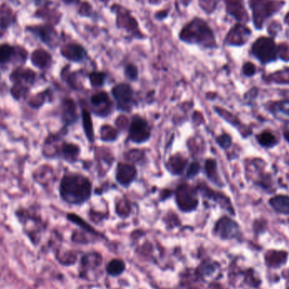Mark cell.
I'll use <instances>...</instances> for the list:
<instances>
[{"mask_svg":"<svg viewBox=\"0 0 289 289\" xmlns=\"http://www.w3.org/2000/svg\"><path fill=\"white\" fill-rule=\"evenodd\" d=\"M59 192L65 202L82 205L91 197L92 184L87 178L80 174H66L60 182Z\"/></svg>","mask_w":289,"mask_h":289,"instance_id":"6da1fadb","label":"cell"},{"mask_svg":"<svg viewBox=\"0 0 289 289\" xmlns=\"http://www.w3.org/2000/svg\"><path fill=\"white\" fill-rule=\"evenodd\" d=\"M267 80L268 82L277 84L289 85V68L271 74L267 77Z\"/></svg>","mask_w":289,"mask_h":289,"instance_id":"d4e9b609","label":"cell"},{"mask_svg":"<svg viewBox=\"0 0 289 289\" xmlns=\"http://www.w3.org/2000/svg\"><path fill=\"white\" fill-rule=\"evenodd\" d=\"M106 79V75L102 72H93L90 75V82L94 87H100L103 86Z\"/></svg>","mask_w":289,"mask_h":289,"instance_id":"f546056e","label":"cell"},{"mask_svg":"<svg viewBox=\"0 0 289 289\" xmlns=\"http://www.w3.org/2000/svg\"><path fill=\"white\" fill-rule=\"evenodd\" d=\"M137 176L135 166L127 163H118L116 170V180L121 186L129 187Z\"/></svg>","mask_w":289,"mask_h":289,"instance_id":"30bf717a","label":"cell"},{"mask_svg":"<svg viewBox=\"0 0 289 289\" xmlns=\"http://www.w3.org/2000/svg\"><path fill=\"white\" fill-rule=\"evenodd\" d=\"M178 207L185 212L194 211L199 204L195 189L187 184H183L175 191Z\"/></svg>","mask_w":289,"mask_h":289,"instance_id":"3957f363","label":"cell"},{"mask_svg":"<svg viewBox=\"0 0 289 289\" xmlns=\"http://www.w3.org/2000/svg\"><path fill=\"white\" fill-rule=\"evenodd\" d=\"M14 54V48L8 43L0 45V65H6L10 61Z\"/></svg>","mask_w":289,"mask_h":289,"instance_id":"4316f807","label":"cell"},{"mask_svg":"<svg viewBox=\"0 0 289 289\" xmlns=\"http://www.w3.org/2000/svg\"><path fill=\"white\" fill-rule=\"evenodd\" d=\"M216 143L218 144L219 146L221 148L227 150L230 148L232 144H233V140L232 137L228 134H222V135H219L218 137L216 138Z\"/></svg>","mask_w":289,"mask_h":289,"instance_id":"1f68e13d","label":"cell"},{"mask_svg":"<svg viewBox=\"0 0 289 289\" xmlns=\"http://www.w3.org/2000/svg\"><path fill=\"white\" fill-rule=\"evenodd\" d=\"M61 54L65 59L76 63L82 62L87 56V51L85 50V48L76 43H71L65 46L61 50Z\"/></svg>","mask_w":289,"mask_h":289,"instance_id":"4fadbf2b","label":"cell"},{"mask_svg":"<svg viewBox=\"0 0 289 289\" xmlns=\"http://www.w3.org/2000/svg\"><path fill=\"white\" fill-rule=\"evenodd\" d=\"M284 138L289 143V129H287V130H284Z\"/></svg>","mask_w":289,"mask_h":289,"instance_id":"f35d334b","label":"cell"},{"mask_svg":"<svg viewBox=\"0 0 289 289\" xmlns=\"http://www.w3.org/2000/svg\"><path fill=\"white\" fill-rule=\"evenodd\" d=\"M256 72V68L254 64L251 62H247L244 64L243 66V73L244 76L250 77L253 76Z\"/></svg>","mask_w":289,"mask_h":289,"instance_id":"8d00e7d4","label":"cell"},{"mask_svg":"<svg viewBox=\"0 0 289 289\" xmlns=\"http://www.w3.org/2000/svg\"><path fill=\"white\" fill-rule=\"evenodd\" d=\"M82 121H83V129L85 134L87 135L88 141L90 142L94 141V129H93V120L91 118L90 113L87 110H82Z\"/></svg>","mask_w":289,"mask_h":289,"instance_id":"603a6c76","label":"cell"},{"mask_svg":"<svg viewBox=\"0 0 289 289\" xmlns=\"http://www.w3.org/2000/svg\"><path fill=\"white\" fill-rule=\"evenodd\" d=\"M180 38L189 44L212 48L216 44L213 31L202 19H194L181 30Z\"/></svg>","mask_w":289,"mask_h":289,"instance_id":"7a4b0ae2","label":"cell"},{"mask_svg":"<svg viewBox=\"0 0 289 289\" xmlns=\"http://www.w3.org/2000/svg\"><path fill=\"white\" fill-rule=\"evenodd\" d=\"M215 271H216L215 265L205 263V264L201 265V267H199V274L202 277H209L215 273Z\"/></svg>","mask_w":289,"mask_h":289,"instance_id":"d6a6232c","label":"cell"},{"mask_svg":"<svg viewBox=\"0 0 289 289\" xmlns=\"http://www.w3.org/2000/svg\"><path fill=\"white\" fill-rule=\"evenodd\" d=\"M117 13H118L117 17L118 25H120L121 27L128 31L134 32L137 31V22L128 12H121L120 10H118Z\"/></svg>","mask_w":289,"mask_h":289,"instance_id":"ac0fdd59","label":"cell"},{"mask_svg":"<svg viewBox=\"0 0 289 289\" xmlns=\"http://www.w3.org/2000/svg\"><path fill=\"white\" fill-rule=\"evenodd\" d=\"M204 1H205V0H204Z\"/></svg>","mask_w":289,"mask_h":289,"instance_id":"ab89813d","label":"cell"},{"mask_svg":"<svg viewBox=\"0 0 289 289\" xmlns=\"http://www.w3.org/2000/svg\"><path fill=\"white\" fill-rule=\"evenodd\" d=\"M112 94L117 102V107L122 112H129L134 105V95L131 87L121 83L112 88Z\"/></svg>","mask_w":289,"mask_h":289,"instance_id":"52a82bcc","label":"cell"},{"mask_svg":"<svg viewBox=\"0 0 289 289\" xmlns=\"http://www.w3.org/2000/svg\"><path fill=\"white\" fill-rule=\"evenodd\" d=\"M198 191L201 192V194L208 199H212L213 201L217 203L221 207L228 211L232 215H235L233 204L231 202L230 199L222 193L217 191H212L211 189L208 188L206 185L198 186Z\"/></svg>","mask_w":289,"mask_h":289,"instance_id":"9c48e42d","label":"cell"},{"mask_svg":"<svg viewBox=\"0 0 289 289\" xmlns=\"http://www.w3.org/2000/svg\"><path fill=\"white\" fill-rule=\"evenodd\" d=\"M205 170L208 179L211 180L214 185L220 186V187L223 186V183L220 179L218 172H217V163H216V160L208 159V160L205 161Z\"/></svg>","mask_w":289,"mask_h":289,"instance_id":"e0dca14e","label":"cell"},{"mask_svg":"<svg viewBox=\"0 0 289 289\" xmlns=\"http://www.w3.org/2000/svg\"><path fill=\"white\" fill-rule=\"evenodd\" d=\"M256 141L260 146L265 148H273L278 143V139L273 132L265 130L256 135Z\"/></svg>","mask_w":289,"mask_h":289,"instance_id":"d6986e66","label":"cell"},{"mask_svg":"<svg viewBox=\"0 0 289 289\" xmlns=\"http://www.w3.org/2000/svg\"><path fill=\"white\" fill-rule=\"evenodd\" d=\"M188 161L182 155L175 154L172 156L167 163V168L174 175H180L185 171Z\"/></svg>","mask_w":289,"mask_h":289,"instance_id":"9a60e30c","label":"cell"},{"mask_svg":"<svg viewBox=\"0 0 289 289\" xmlns=\"http://www.w3.org/2000/svg\"><path fill=\"white\" fill-rule=\"evenodd\" d=\"M254 21L257 28H261L267 17L271 16L281 6L274 0H250Z\"/></svg>","mask_w":289,"mask_h":289,"instance_id":"5b68a950","label":"cell"},{"mask_svg":"<svg viewBox=\"0 0 289 289\" xmlns=\"http://www.w3.org/2000/svg\"><path fill=\"white\" fill-rule=\"evenodd\" d=\"M130 211V206L127 204L126 201H122L118 203L117 206V213L120 216H127Z\"/></svg>","mask_w":289,"mask_h":289,"instance_id":"d590c367","label":"cell"},{"mask_svg":"<svg viewBox=\"0 0 289 289\" xmlns=\"http://www.w3.org/2000/svg\"><path fill=\"white\" fill-rule=\"evenodd\" d=\"M91 102L94 107H96V108L98 107V111L100 112L102 111L101 107H104L108 110H110L112 107V101H110L109 96L107 95V93H104V92L94 94L91 98Z\"/></svg>","mask_w":289,"mask_h":289,"instance_id":"44dd1931","label":"cell"},{"mask_svg":"<svg viewBox=\"0 0 289 289\" xmlns=\"http://www.w3.org/2000/svg\"><path fill=\"white\" fill-rule=\"evenodd\" d=\"M118 137V131L115 129H113L110 125H104L101 129V138L104 141H115Z\"/></svg>","mask_w":289,"mask_h":289,"instance_id":"f1b7e54d","label":"cell"},{"mask_svg":"<svg viewBox=\"0 0 289 289\" xmlns=\"http://www.w3.org/2000/svg\"><path fill=\"white\" fill-rule=\"evenodd\" d=\"M200 170V166L199 163L197 162H193L191 165L189 166L188 169H187V173H186V176L189 179H192L194 178L196 175H198Z\"/></svg>","mask_w":289,"mask_h":289,"instance_id":"836d02e7","label":"cell"},{"mask_svg":"<svg viewBox=\"0 0 289 289\" xmlns=\"http://www.w3.org/2000/svg\"><path fill=\"white\" fill-rule=\"evenodd\" d=\"M252 53L263 64L273 62L278 58V48L269 37H261L254 42Z\"/></svg>","mask_w":289,"mask_h":289,"instance_id":"277c9868","label":"cell"},{"mask_svg":"<svg viewBox=\"0 0 289 289\" xmlns=\"http://www.w3.org/2000/svg\"><path fill=\"white\" fill-rule=\"evenodd\" d=\"M278 54L281 57V59H284L285 61L289 60V47L285 44H281L278 48Z\"/></svg>","mask_w":289,"mask_h":289,"instance_id":"74e56055","label":"cell"},{"mask_svg":"<svg viewBox=\"0 0 289 289\" xmlns=\"http://www.w3.org/2000/svg\"><path fill=\"white\" fill-rule=\"evenodd\" d=\"M101 259L96 254H90L85 256L82 260V265L84 266V269L87 271H94V269L98 268L101 265Z\"/></svg>","mask_w":289,"mask_h":289,"instance_id":"484cf974","label":"cell"},{"mask_svg":"<svg viewBox=\"0 0 289 289\" xmlns=\"http://www.w3.org/2000/svg\"><path fill=\"white\" fill-rule=\"evenodd\" d=\"M63 117L65 123L68 124H74L77 120L78 115L76 113V103L72 100H66L64 102Z\"/></svg>","mask_w":289,"mask_h":289,"instance_id":"ffe728a7","label":"cell"},{"mask_svg":"<svg viewBox=\"0 0 289 289\" xmlns=\"http://www.w3.org/2000/svg\"><path fill=\"white\" fill-rule=\"evenodd\" d=\"M68 217L71 220V222H73L74 223L79 225L80 227L84 228L85 230L88 231L89 233H96V231L93 229V227H91L90 225L87 224V222L83 221L80 216H76L75 214H69L68 215Z\"/></svg>","mask_w":289,"mask_h":289,"instance_id":"4dcf8cb0","label":"cell"},{"mask_svg":"<svg viewBox=\"0 0 289 289\" xmlns=\"http://www.w3.org/2000/svg\"><path fill=\"white\" fill-rule=\"evenodd\" d=\"M150 137L151 129L146 119L140 116H134L129 125V140L134 143L141 144L148 141Z\"/></svg>","mask_w":289,"mask_h":289,"instance_id":"8992f818","label":"cell"},{"mask_svg":"<svg viewBox=\"0 0 289 289\" xmlns=\"http://www.w3.org/2000/svg\"><path fill=\"white\" fill-rule=\"evenodd\" d=\"M125 76L130 81H135L138 77V69L134 65H128L125 67Z\"/></svg>","mask_w":289,"mask_h":289,"instance_id":"e575fe53","label":"cell"},{"mask_svg":"<svg viewBox=\"0 0 289 289\" xmlns=\"http://www.w3.org/2000/svg\"><path fill=\"white\" fill-rule=\"evenodd\" d=\"M267 107L277 119L289 123V100L272 101L267 104Z\"/></svg>","mask_w":289,"mask_h":289,"instance_id":"7c38bea8","label":"cell"},{"mask_svg":"<svg viewBox=\"0 0 289 289\" xmlns=\"http://www.w3.org/2000/svg\"><path fill=\"white\" fill-rule=\"evenodd\" d=\"M250 36V29L244 25H234L231 31L227 34L226 42L227 44L233 46H240L247 42L248 38Z\"/></svg>","mask_w":289,"mask_h":289,"instance_id":"8fae6325","label":"cell"},{"mask_svg":"<svg viewBox=\"0 0 289 289\" xmlns=\"http://www.w3.org/2000/svg\"><path fill=\"white\" fill-rule=\"evenodd\" d=\"M286 260L287 253L284 251H269L266 256V261L270 267H280Z\"/></svg>","mask_w":289,"mask_h":289,"instance_id":"7402d4cb","label":"cell"},{"mask_svg":"<svg viewBox=\"0 0 289 289\" xmlns=\"http://www.w3.org/2000/svg\"><path fill=\"white\" fill-rule=\"evenodd\" d=\"M124 263L121 260H112L107 265V272L108 274L112 276L120 275L124 272Z\"/></svg>","mask_w":289,"mask_h":289,"instance_id":"83f0119b","label":"cell"},{"mask_svg":"<svg viewBox=\"0 0 289 289\" xmlns=\"http://www.w3.org/2000/svg\"><path fill=\"white\" fill-rule=\"evenodd\" d=\"M214 233L221 239H232L239 237L240 230L239 224L233 221V219L227 216H222L215 225Z\"/></svg>","mask_w":289,"mask_h":289,"instance_id":"ba28073f","label":"cell"},{"mask_svg":"<svg viewBox=\"0 0 289 289\" xmlns=\"http://www.w3.org/2000/svg\"><path fill=\"white\" fill-rule=\"evenodd\" d=\"M269 204L278 213L289 215V195L278 194L271 198Z\"/></svg>","mask_w":289,"mask_h":289,"instance_id":"2e32d148","label":"cell"},{"mask_svg":"<svg viewBox=\"0 0 289 289\" xmlns=\"http://www.w3.org/2000/svg\"><path fill=\"white\" fill-rule=\"evenodd\" d=\"M80 152H81L80 147L76 144L65 143L63 146V157H64L65 159L70 161V162H73V161L76 160V158L80 155Z\"/></svg>","mask_w":289,"mask_h":289,"instance_id":"cb8c5ba5","label":"cell"},{"mask_svg":"<svg viewBox=\"0 0 289 289\" xmlns=\"http://www.w3.org/2000/svg\"><path fill=\"white\" fill-rule=\"evenodd\" d=\"M227 10L236 20H247L248 16L243 0H226Z\"/></svg>","mask_w":289,"mask_h":289,"instance_id":"5bb4252c","label":"cell"}]
</instances>
